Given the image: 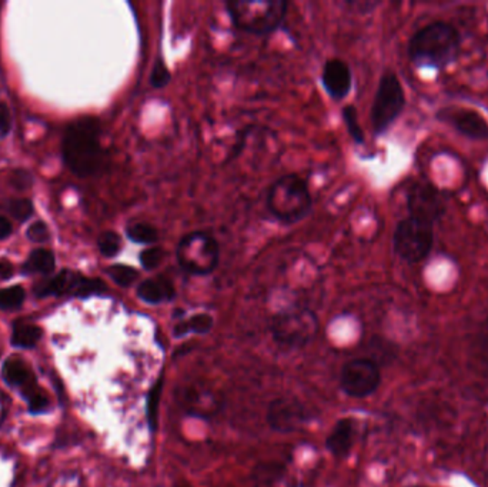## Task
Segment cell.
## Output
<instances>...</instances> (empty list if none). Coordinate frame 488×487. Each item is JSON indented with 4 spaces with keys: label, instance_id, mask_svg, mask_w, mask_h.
<instances>
[{
    "label": "cell",
    "instance_id": "6da1fadb",
    "mask_svg": "<svg viewBox=\"0 0 488 487\" xmlns=\"http://www.w3.org/2000/svg\"><path fill=\"white\" fill-rule=\"evenodd\" d=\"M63 159L79 178H90L105 169L106 153L100 143V123L93 116L76 119L66 129Z\"/></svg>",
    "mask_w": 488,
    "mask_h": 487
},
{
    "label": "cell",
    "instance_id": "7a4b0ae2",
    "mask_svg": "<svg viewBox=\"0 0 488 487\" xmlns=\"http://www.w3.org/2000/svg\"><path fill=\"white\" fill-rule=\"evenodd\" d=\"M462 36L459 30L446 22L427 25L411 37L409 45L410 59L417 67L442 69L459 57Z\"/></svg>",
    "mask_w": 488,
    "mask_h": 487
},
{
    "label": "cell",
    "instance_id": "3957f363",
    "mask_svg": "<svg viewBox=\"0 0 488 487\" xmlns=\"http://www.w3.org/2000/svg\"><path fill=\"white\" fill-rule=\"evenodd\" d=\"M265 208L275 221L296 224L310 214L313 199L307 181L298 175H286L270 186Z\"/></svg>",
    "mask_w": 488,
    "mask_h": 487
},
{
    "label": "cell",
    "instance_id": "277c9868",
    "mask_svg": "<svg viewBox=\"0 0 488 487\" xmlns=\"http://www.w3.org/2000/svg\"><path fill=\"white\" fill-rule=\"evenodd\" d=\"M227 14L236 29L250 35H269L282 26L287 15L286 0H260V2H226Z\"/></svg>",
    "mask_w": 488,
    "mask_h": 487
},
{
    "label": "cell",
    "instance_id": "5b68a950",
    "mask_svg": "<svg viewBox=\"0 0 488 487\" xmlns=\"http://www.w3.org/2000/svg\"><path fill=\"white\" fill-rule=\"evenodd\" d=\"M176 257L186 274L207 276L219 266L220 244L209 232H192L184 234L177 244Z\"/></svg>",
    "mask_w": 488,
    "mask_h": 487
},
{
    "label": "cell",
    "instance_id": "8992f818",
    "mask_svg": "<svg viewBox=\"0 0 488 487\" xmlns=\"http://www.w3.org/2000/svg\"><path fill=\"white\" fill-rule=\"evenodd\" d=\"M272 337L286 349H303L317 335L318 320L308 309H288L273 317Z\"/></svg>",
    "mask_w": 488,
    "mask_h": 487
},
{
    "label": "cell",
    "instance_id": "52a82bcc",
    "mask_svg": "<svg viewBox=\"0 0 488 487\" xmlns=\"http://www.w3.org/2000/svg\"><path fill=\"white\" fill-rule=\"evenodd\" d=\"M406 106L403 86L394 73H384L377 88L373 108H371V125L374 133L381 135L390 128Z\"/></svg>",
    "mask_w": 488,
    "mask_h": 487
},
{
    "label": "cell",
    "instance_id": "ba28073f",
    "mask_svg": "<svg viewBox=\"0 0 488 487\" xmlns=\"http://www.w3.org/2000/svg\"><path fill=\"white\" fill-rule=\"evenodd\" d=\"M434 244V232L432 226L417 221L414 218H406L397 224L394 232V252L409 264H417L429 256Z\"/></svg>",
    "mask_w": 488,
    "mask_h": 487
},
{
    "label": "cell",
    "instance_id": "9c48e42d",
    "mask_svg": "<svg viewBox=\"0 0 488 487\" xmlns=\"http://www.w3.org/2000/svg\"><path fill=\"white\" fill-rule=\"evenodd\" d=\"M380 382V369L373 360L353 359L341 369V389L350 398H369L376 392Z\"/></svg>",
    "mask_w": 488,
    "mask_h": 487
},
{
    "label": "cell",
    "instance_id": "30bf717a",
    "mask_svg": "<svg viewBox=\"0 0 488 487\" xmlns=\"http://www.w3.org/2000/svg\"><path fill=\"white\" fill-rule=\"evenodd\" d=\"M407 204H409L410 218L432 224L442 218L446 213V203L441 193L430 183H416L410 189L407 194Z\"/></svg>",
    "mask_w": 488,
    "mask_h": 487
},
{
    "label": "cell",
    "instance_id": "8fae6325",
    "mask_svg": "<svg viewBox=\"0 0 488 487\" xmlns=\"http://www.w3.org/2000/svg\"><path fill=\"white\" fill-rule=\"evenodd\" d=\"M310 419V413L297 399L275 398L267 408V423L279 433H293L300 430Z\"/></svg>",
    "mask_w": 488,
    "mask_h": 487
},
{
    "label": "cell",
    "instance_id": "7c38bea8",
    "mask_svg": "<svg viewBox=\"0 0 488 487\" xmlns=\"http://www.w3.org/2000/svg\"><path fill=\"white\" fill-rule=\"evenodd\" d=\"M437 118L442 122L449 123L457 132L474 140L488 139V123L479 112L462 108L441 110Z\"/></svg>",
    "mask_w": 488,
    "mask_h": 487
},
{
    "label": "cell",
    "instance_id": "4fadbf2b",
    "mask_svg": "<svg viewBox=\"0 0 488 487\" xmlns=\"http://www.w3.org/2000/svg\"><path fill=\"white\" fill-rule=\"evenodd\" d=\"M321 82L331 99H345L353 85V76L348 63L341 59L327 60L323 67Z\"/></svg>",
    "mask_w": 488,
    "mask_h": 487
},
{
    "label": "cell",
    "instance_id": "5bb4252c",
    "mask_svg": "<svg viewBox=\"0 0 488 487\" xmlns=\"http://www.w3.org/2000/svg\"><path fill=\"white\" fill-rule=\"evenodd\" d=\"M354 438H356V425L353 419H340L326 439V449L336 459L348 458L354 445Z\"/></svg>",
    "mask_w": 488,
    "mask_h": 487
},
{
    "label": "cell",
    "instance_id": "9a60e30c",
    "mask_svg": "<svg viewBox=\"0 0 488 487\" xmlns=\"http://www.w3.org/2000/svg\"><path fill=\"white\" fill-rule=\"evenodd\" d=\"M83 277L85 276L70 272V270H62L59 275L52 277V279L37 285L35 294L39 297L62 296V295L76 296Z\"/></svg>",
    "mask_w": 488,
    "mask_h": 487
},
{
    "label": "cell",
    "instance_id": "2e32d148",
    "mask_svg": "<svg viewBox=\"0 0 488 487\" xmlns=\"http://www.w3.org/2000/svg\"><path fill=\"white\" fill-rule=\"evenodd\" d=\"M287 468L279 461L259 463L253 469L252 481L254 487H292Z\"/></svg>",
    "mask_w": 488,
    "mask_h": 487
},
{
    "label": "cell",
    "instance_id": "e0dca14e",
    "mask_svg": "<svg viewBox=\"0 0 488 487\" xmlns=\"http://www.w3.org/2000/svg\"><path fill=\"white\" fill-rule=\"evenodd\" d=\"M138 297L149 305L171 302L176 297V290L168 277L158 276L146 279L138 286Z\"/></svg>",
    "mask_w": 488,
    "mask_h": 487
},
{
    "label": "cell",
    "instance_id": "ac0fdd59",
    "mask_svg": "<svg viewBox=\"0 0 488 487\" xmlns=\"http://www.w3.org/2000/svg\"><path fill=\"white\" fill-rule=\"evenodd\" d=\"M213 316L209 313H197L189 319L182 320L177 323L173 329V335L176 337H183L189 333H199V335H206L213 327Z\"/></svg>",
    "mask_w": 488,
    "mask_h": 487
},
{
    "label": "cell",
    "instance_id": "d6986e66",
    "mask_svg": "<svg viewBox=\"0 0 488 487\" xmlns=\"http://www.w3.org/2000/svg\"><path fill=\"white\" fill-rule=\"evenodd\" d=\"M53 270H55V256H53L52 252L47 251V249L33 251L22 267V272L25 275H49L52 274Z\"/></svg>",
    "mask_w": 488,
    "mask_h": 487
},
{
    "label": "cell",
    "instance_id": "ffe728a7",
    "mask_svg": "<svg viewBox=\"0 0 488 487\" xmlns=\"http://www.w3.org/2000/svg\"><path fill=\"white\" fill-rule=\"evenodd\" d=\"M42 337V330L29 323H16L12 333V343L22 349H32Z\"/></svg>",
    "mask_w": 488,
    "mask_h": 487
},
{
    "label": "cell",
    "instance_id": "44dd1931",
    "mask_svg": "<svg viewBox=\"0 0 488 487\" xmlns=\"http://www.w3.org/2000/svg\"><path fill=\"white\" fill-rule=\"evenodd\" d=\"M5 380L7 385L26 386L29 385L30 373L27 366L22 360L9 359L2 369Z\"/></svg>",
    "mask_w": 488,
    "mask_h": 487
},
{
    "label": "cell",
    "instance_id": "7402d4cb",
    "mask_svg": "<svg viewBox=\"0 0 488 487\" xmlns=\"http://www.w3.org/2000/svg\"><path fill=\"white\" fill-rule=\"evenodd\" d=\"M126 234H128L129 239H130L131 242H135V244H153L159 241L158 229L151 226V224L143 223V222L130 224V226L126 229Z\"/></svg>",
    "mask_w": 488,
    "mask_h": 487
},
{
    "label": "cell",
    "instance_id": "603a6c76",
    "mask_svg": "<svg viewBox=\"0 0 488 487\" xmlns=\"http://www.w3.org/2000/svg\"><path fill=\"white\" fill-rule=\"evenodd\" d=\"M109 276L112 277L113 282L119 286L129 287L135 284L138 280L139 274L135 267L128 266V264H113L108 267Z\"/></svg>",
    "mask_w": 488,
    "mask_h": 487
},
{
    "label": "cell",
    "instance_id": "cb8c5ba5",
    "mask_svg": "<svg viewBox=\"0 0 488 487\" xmlns=\"http://www.w3.org/2000/svg\"><path fill=\"white\" fill-rule=\"evenodd\" d=\"M25 297H26V294H25L24 287L22 286L0 289V309H19V307L24 305Z\"/></svg>",
    "mask_w": 488,
    "mask_h": 487
},
{
    "label": "cell",
    "instance_id": "d4e9b609",
    "mask_svg": "<svg viewBox=\"0 0 488 487\" xmlns=\"http://www.w3.org/2000/svg\"><path fill=\"white\" fill-rule=\"evenodd\" d=\"M343 120H345L346 128H348V135L353 138L356 143H364L363 129L360 128L358 123V110L354 106H346L343 108Z\"/></svg>",
    "mask_w": 488,
    "mask_h": 487
},
{
    "label": "cell",
    "instance_id": "484cf974",
    "mask_svg": "<svg viewBox=\"0 0 488 487\" xmlns=\"http://www.w3.org/2000/svg\"><path fill=\"white\" fill-rule=\"evenodd\" d=\"M99 251L105 257L118 256L121 249V239L115 232H105L99 236Z\"/></svg>",
    "mask_w": 488,
    "mask_h": 487
},
{
    "label": "cell",
    "instance_id": "4316f807",
    "mask_svg": "<svg viewBox=\"0 0 488 487\" xmlns=\"http://www.w3.org/2000/svg\"><path fill=\"white\" fill-rule=\"evenodd\" d=\"M161 388H163V378H161L149 393L148 419L151 430H156L158 428L159 400H161Z\"/></svg>",
    "mask_w": 488,
    "mask_h": 487
},
{
    "label": "cell",
    "instance_id": "83f0119b",
    "mask_svg": "<svg viewBox=\"0 0 488 487\" xmlns=\"http://www.w3.org/2000/svg\"><path fill=\"white\" fill-rule=\"evenodd\" d=\"M171 73L169 70L168 65L164 63L161 57H158L154 62L153 69L151 73V85L154 89H163L171 83Z\"/></svg>",
    "mask_w": 488,
    "mask_h": 487
},
{
    "label": "cell",
    "instance_id": "f1b7e54d",
    "mask_svg": "<svg viewBox=\"0 0 488 487\" xmlns=\"http://www.w3.org/2000/svg\"><path fill=\"white\" fill-rule=\"evenodd\" d=\"M6 211L16 221L26 222L33 214V204L27 199H15L7 202Z\"/></svg>",
    "mask_w": 488,
    "mask_h": 487
},
{
    "label": "cell",
    "instance_id": "f546056e",
    "mask_svg": "<svg viewBox=\"0 0 488 487\" xmlns=\"http://www.w3.org/2000/svg\"><path fill=\"white\" fill-rule=\"evenodd\" d=\"M161 259H163V251L161 247H149L140 254L141 266L148 272L156 269L161 264Z\"/></svg>",
    "mask_w": 488,
    "mask_h": 487
},
{
    "label": "cell",
    "instance_id": "4dcf8cb0",
    "mask_svg": "<svg viewBox=\"0 0 488 487\" xmlns=\"http://www.w3.org/2000/svg\"><path fill=\"white\" fill-rule=\"evenodd\" d=\"M27 237H29L30 241L36 242V244H45L50 239L49 227L43 222H36L27 229Z\"/></svg>",
    "mask_w": 488,
    "mask_h": 487
},
{
    "label": "cell",
    "instance_id": "1f68e13d",
    "mask_svg": "<svg viewBox=\"0 0 488 487\" xmlns=\"http://www.w3.org/2000/svg\"><path fill=\"white\" fill-rule=\"evenodd\" d=\"M25 395H26L27 400H29L30 409H32L33 412H42V410L47 409V396L43 395L42 392H39L37 389H27Z\"/></svg>",
    "mask_w": 488,
    "mask_h": 487
},
{
    "label": "cell",
    "instance_id": "d6a6232c",
    "mask_svg": "<svg viewBox=\"0 0 488 487\" xmlns=\"http://www.w3.org/2000/svg\"><path fill=\"white\" fill-rule=\"evenodd\" d=\"M32 183V176L26 171H15L10 176V185L16 188L17 191H25V189L30 188Z\"/></svg>",
    "mask_w": 488,
    "mask_h": 487
},
{
    "label": "cell",
    "instance_id": "836d02e7",
    "mask_svg": "<svg viewBox=\"0 0 488 487\" xmlns=\"http://www.w3.org/2000/svg\"><path fill=\"white\" fill-rule=\"evenodd\" d=\"M12 128L9 108L4 102H0V139H4Z\"/></svg>",
    "mask_w": 488,
    "mask_h": 487
},
{
    "label": "cell",
    "instance_id": "e575fe53",
    "mask_svg": "<svg viewBox=\"0 0 488 487\" xmlns=\"http://www.w3.org/2000/svg\"><path fill=\"white\" fill-rule=\"evenodd\" d=\"M14 276V266L7 261H0V280L10 279Z\"/></svg>",
    "mask_w": 488,
    "mask_h": 487
},
{
    "label": "cell",
    "instance_id": "d590c367",
    "mask_svg": "<svg viewBox=\"0 0 488 487\" xmlns=\"http://www.w3.org/2000/svg\"><path fill=\"white\" fill-rule=\"evenodd\" d=\"M12 233V224L4 216H0V241L6 239Z\"/></svg>",
    "mask_w": 488,
    "mask_h": 487
},
{
    "label": "cell",
    "instance_id": "8d00e7d4",
    "mask_svg": "<svg viewBox=\"0 0 488 487\" xmlns=\"http://www.w3.org/2000/svg\"><path fill=\"white\" fill-rule=\"evenodd\" d=\"M351 6L358 7L360 12H364V14H368V12H371V10L374 9V7L379 6V4H373V2H351Z\"/></svg>",
    "mask_w": 488,
    "mask_h": 487
},
{
    "label": "cell",
    "instance_id": "74e56055",
    "mask_svg": "<svg viewBox=\"0 0 488 487\" xmlns=\"http://www.w3.org/2000/svg\"><path fill=\"white\" fill-rule=\"evenodd\" d=\"M413 487H423V486H413Z\"/></svg>",
    "mask_w": 488,
    "mask_h": 487
}]
</instances>
